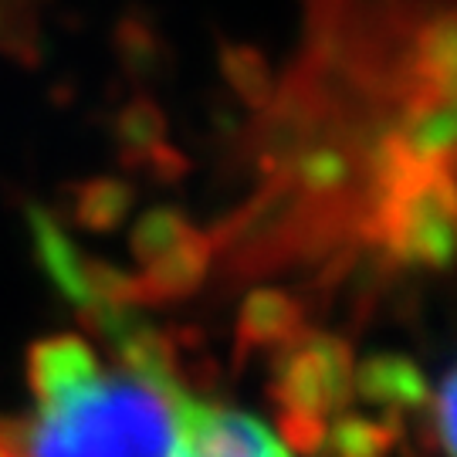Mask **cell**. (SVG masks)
<instances>
[{"label":"cell","mask_w":457,"mask_h":457,"mask_svg":"<svg viewBox=\"0 0 457 457\" xmlns=\"http://www.w3.org/2000/svg\"><path fill=\"white\" fill-rule=\"evenodd\" d=\"M183 383H153L129 370L102 373L37 400L21 427V457H177Z\"/></svg>","instance_id":"cell-1"},{"label":"cell","mask_w":457,"mask_h":457,"mask_svg":"<svg viewBox=\"0 0 457 457\" xmlns=\"http://www.w3.org/2000/svg\"><path fill=\"white\" fill-rule=\"evenodd\" d=\"M177 457H295L281 437L254 417L220 403L180 400V451Z\"/></svg>","instance_id":"cell-2"},{"label":"cell","mask_w":457,"mask_h":457,"mask_svg":"<svg viewBox=\"0 0 457 457\" xmlns=\"http://www.w3.org/2000/svg\"><path fill=\"white\" fill-rule=\"evenodd\" d=\"M213 258H217V247H213L211 230H194L187 241L146 262L143 275H136L139 309L170 305V302H183V298L196 295L211 275Z\"/></svg>","instance_id":"cell-3"},{"label":"cell","mask_w":457,"mask_h":457,"mask_svg":"<svg viewBox=\"0 0 457 457\" xmlns=\"http://www.w3.org/2000/svg\"><path fill=\"white\" fill-rule=\"evenodd\" d=\"M305 322V305L285 288L262 285L251 288L237 312V343H234V360L245 362L254 349H278L281 343L295 339Z\"/></svg>","instance_id":"cell-4"},{"label":"cell","mask_w":457,"mask_h":457,"mask_svg":"<svg viewBox=\"0 0 457 457\" xmlns=\"http://www.w3.org/2000/svg\"><path fill=\"white\" fill-rule=\"evenodd\" d=\"M28 230H31V247L34 258L41 264V271L48 275V281L65 295L68 302L79 309L88 305V295H85V258L79 251V245L65 234V228L51 217L45 207L28 204Z\"/></svg>","instance_id":"cell-5"},{"label":"cell","mask_w":457,"mask_h":457,"mask_svg":"<svg viewBox=\"0 0 457 457\" xmlns=\"http://www.w3.org/2000/svg\"><path fill=\"white\" fill-rule=\"evenodd\" d=\"M102 366L92 345L82 336H51L28 349V383L34 400H45L54 393L82 383Z\"/></svg>","instance_id":"cell-6"},{"label":"cell","mask_w":457,"mask_h":457,"mask_svg":"<svg viewBox=\"0 0 457 457\" xmlns=\"http://www.w3.org/2000/svg\"><path fill=\"white\" fill-rule=\"evenodd\" d=\"M353 386L362 400L383 407H420L430 400L424 373L400 353L370 356L360 370H353Z\"/></svg>","instance_id":"cell-7"},{"label":"cell","mask_w":457,"mask_h":457,"mask_svg":"<svg viewBox=\"0 0 457 457\" xmlns=\"http://www.w3.org/2000/svg\"><path fill=\"white\" fill-rule=\"evenodd\" d=\"M217 62H220V75L230 85V92L241 98L251 112H262L271 102L278 82L262 51L254 45H241V41H224L217 51Z\"/></svg>","instance_id":"cell-8"},{"label":"cell","mask_w":457,"mask_h":457,"mask_svg":"<svg viewBox=\"0 0 457 457\" xmlns=\"http://www.w3.org/2000/svg\"><path fill=\"white\" fill-rule=\"evenodd\" d=\"M132 183L119 177H96L75 190V224L92 234H112L132 211Z\"/></svg>","instance_id":"cell-9"},{"label":"cell","mask_w":457,"mask_h":457,"mask_svg":"<svg viewBox=\"0 0 457 457\" xmlns=\"http://www.w3.org/2000/svg\"><path fill=\"white\" fill-rule=\"evenodd\" d=\"M166 112L149 96L129 98L115 115V143L122 149V160L132 166H139L160 143H166Z\"/></svg>","instance_id":"cell-10"},{"label":"cell","mask_w":457,"mask_h":457,"mask_svg":"<svg viewBox=\"0 0 457 457\" xmlns=\"http://www.w3.org/2000/svg\"><path fill=\"white\" fill-rule=\"evenodd\" d=\"M115 54L136 82H153L166 68V48L160 34L143 17H122L115 28Z\"/></svg>","instance_id":"cell-11"},{"label":"cell","mask_w":457,"mask_h":457,"mask_svg":"<svg viewBox=\"0 0 457 457\" xmlns=\"http://www.w3.org/2000/svg\"><path fill=\"white\" fill-rule=\"evenodd\" d=\"M194 230L196 228L187 220V213L177 211V207H153V211H146L132 224V234H129L132 258L139 264L153 262V258H160L163 251L187 241Z\"/></svg>","instance_id":"cell-12"},{"label":"cell","mask_w":457,"mask_h":457,"mask_svg":"<svg viewBox=\"0 0 457 457\" xmlns=\"http://www.w3.org/2000/svg\"><path fill=\"white\" fill-rule=\"evenodd\" d=\"M45 0H0V51L17 62H37V14Z\"/></svg>","instance_id":"cell-13"},{"label":"cell","mask_w":457,"mask_h":457,"mask_svg":"<svg viewBox=\"0 0 457 457\" xmlns=\"http://www.w3.org/2000/svg\"><path fill=\"white\" fill-rule=\"evenodd\" d=\"M332 444L339 447L343 457H383L390 447V434H386V427L370 424L362 417H345L343 424L336 427Z\"/></svg>","instance_id":"cell-14"},{"label":"cell","mask_w":457,"mask_h":457,"mask_svg":"<svg viewBox=\"0 0 457 457\" xmlns=\"http://www.w3.org/2000/svg\"><path fill=\"white\" fill-rule=\"evenodd\" d=\"M437 413H434V427H437V441L447 457L454 454V370L441 376V390L434 396Z\"/></svg>","instance_id":"cell-15"},{"label":"cell","mask_w":457,"mask_h":457,"mask_svg":"<svg viewBox=\"0 0 457 457\" xmlns=\"http://www.w3.org/2000/svg\"><path fill=\"white\" fill-rule=\"evenodd\" d=\"M139 166L153 173V180H163V183L183 180V177H187V170H190L187 156H183L180 149L170 146V143H160V146L153 149V153H149V156Z\"/></svg>","instance_id":"cell-16"}]
</instances>
